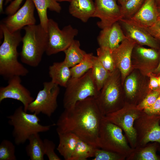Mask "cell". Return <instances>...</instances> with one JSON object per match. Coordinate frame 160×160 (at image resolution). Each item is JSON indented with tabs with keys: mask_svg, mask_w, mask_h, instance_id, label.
Wrapping results in <instances>:
<instances>
[{
	"mask_svg": "<svg viewBox=\"0 0 160 160\" xmlns=\"http://www.w3.org/2000/svg\"><path fill=\"white\" fill-rule=\"evenodd\" d=\"M7 118L8 124L13 127L12 135L17 145L25 143L33 134L47 132L52 126L55 125L41 124L37 114L27 113L22 106L17 108L13 113L7 116Z\"/></svg>",
	"mask_w": 160,
	"mask_h": 160,
	"instance_id": "277c9868",
	"label": "cell"
},
{
	"mask_svg": "<svg viewBox=\"0 0 160 160\" xmlns=\"http://www.w3.org/2000/svg\"><path fill=\"white\" fill-rule=\"evenodd\" d=\"M59 86L51 81L44 82L43 89L39 91L36 98L29 105L27 111L37 115L41 113L51 117L58 106Z\"/></svg>",
	"mask_w": 160,
	"mask_h": 160,
	"instance_id": "30bf717a",
	"label": "cell"
},
{
	"mask_svg": "<svg viewBox=\"0 0 160 160\" xmlns=\"http://www.w3.org/2000/svg\"><path fill=\"white\" fill-rule=\"evenodd\" d=\"M80 46L79 41L74 39L69 46L64 51L65 58L63 61L70 68L79 63L87 53L80 48Z\"/></svg>",
	"mask_w": 160,
	"mask_h": 160,
	"instance_id": "4316f807",
	"label": "cell"
},
{
	"mask_svg": "<svg viewBox=\"0 0 160 160\" xmlns=\"http://www.w3.org/2000/svg\"><path fill=\"white\" fill-rule=\"evenodd\" d=\"M145 1V0H127L120 5L122 18H131L141 8Z\"/></svg>",
	"mask_w": 160,
	"mask_h": 160,
	"instance_id": "1f68e13d",
	"label": "cell"
},
{
	"mask_svg": "<svg viewBox=\"0 0 160 160\" xmlns=\"http://www.w3.org/2000/svg\"><path fill=\"white\" fill-rule=\"evenodd\" d=\"M98 148L79 139L70 160H86L94 157Z\"/></svg>",
	"mask_w": 160,
	"mask_h": 160,
	"instance_id": "f1b7e54d",
	"label": "cell"
},
{
	"mask_svg": "<svg viewBox=\"0 0 160 160\" xmlns=\"http://www.w3.org/2000/svg\"><path fill=\"white\" fill-rule=\"evenodd\" d=\"M47 32L48 42L45 53L50 56L65 50L73 41L78 31L71 25L60 29L57 22L49 19Z\"/></svg>",
	"mask_w": 160,
	"mask_h": 160,
	"instance_id": "9c48e42d",
	"label": "cell"
},
{
	"mask_svg": "<svg viewBox=\"0 0 160 160\" xmlns=\"http://www.w3.org/2000/svg\"><path fill=\"white\" fill-rule=\"evenodd\" d=\"M0 31L3 34V41L0 46V75L8 80L16 76H25L28 70L18 60L17 47L22 41L20 30L10 32L1 23Z\"/></svg>",
	"mask_w": 160,
	"mask_h": 160,
	"instance_id": "7a4b0ae2",
	"label": "cell"
},
{
	"mask_svg": "<svg viewBox=\"0 0 160 160\" xmlns=\"http://www.w3.org/2000/svg\"><path fill=\"white\" fill-rule=\"evenodd\" d=\"M126 38L119 23L117 22L102 29L97 40L100 47L111 50L117 47Z\"/></svg>",
	"mask_w": 160,
	"mask_h": 160,
	"instance_id": "e0dca14e",
	"label": "cell"
},
{
	"mask_svg": "<svg viewBox=\"0 0 160 160\" xmlns=\"http://www.w3.org/2000/svg\"><path fill=\"white\" fill-rule=\"evenodd\" d=\"M150 78L149 83V92L157 90L159 88L157 76L152 72H150L148 74Z\"/></svg>",
	"mask_w": 160,
	"mask_h": 160,
	"instance_id": "f35d334b",
	"label": "cell"
},
{
	"mask_svg": "<svg viewBox=\"0 0 160 160\" xmlns=\"http://www.w3.org/2000/svg\"><path fill=\"white\" fill-rule=\"evenodd\" d=\"M136 44L133 40L126 37L117 47L110 49L116 66L121 74L122 81L124 80L130 72L132 52Z\"/></svg>",
	"mask_w": 160,
	"mask_h": 160,
	"instance_id": "2e32d148",
	"label": "cell"
},
{
	"mask_svg": "<svg viewBox=\"0 0 160 160\" xmlns=\"http://www.w3.org/2000/svg\"><path fill=\"white\" fill-rule=\"evenodd\" d=\"M118 22L126 36L137 44L160 49V41L152 36L145 28L130 19L123 18Z\"/></svg>",
	"mask_w": 160,
	"mask_h": 160,
	"instance_id": "7c38bea8",
	"label": "cell"
},
{
	"mask_svg": "<svg viewBox=\"0 0 160 160\" xmlns=\"http://www.w3.org/2000/svg\"><path fill=\"white\" fill-rule=\"evenodd\" d=\"M129 19L145 28L155 25L158 20V6L155 0H145L138 11Z\"/></svg>",
	"mask_w": 160,
	"mask_h": 160,
	"instance_id": "ac0fdd59",
	"label": "cell"
},
{
	"mask_svg": "<svg viewBox=\"0 0 160 160\" xmlns=\"http://www.w3.org/2000/svg\"><path fill=\"white\" fill-rule=\"evenodd\" d=\"M117 2V0H95V10L93 17L100 19L97 23L99 28L102 29L109 26L123 18L121 6Z\"/></svg>",
	"mask_w": 160,
	"mask_h": 160,
	"instance_id": "4fadbf2b",
	"label": "cell"
},
{
	"mask_svg": "<svg viewBox=\"0 0 160 160\" xmlns=\"http://www.w3.org/2000/svg\"><path fill=\"white\" fill-rule=\"evenodd\" d=\"M158 151H160V146H159V148Z\"/></svg>",
	"mask_w": 160,
	"mask_h": 160,
	"instance_id": "f907efd6",
	"label": "cell"
},
{
	"mask_svg": "<svg viewBox=\"0 0 160 160\" xmlns=\"http://www.w3.org/2000/svg\"><path fill=\"white\" fill-rule=\"evenodd\" d=\"M97 145L98 148L119 153L126 158L133 149L129 144L122 129L103 116L98 134Z\"/></svg>",
	"mask_w": 160,
	"mask_h": 160,
	"instance_id": "5b68a950",
	"label": "cell"
},
{
	"mask_svg": "<svg viewBox=\"0 0 160 160\" xmlns=\"http://www.w3.org/2000/svg\"><path fill=\"white\" fill-rule=\"evenodd\" d=\"M160 95V88L151 91L148 93L140 102L136 105L138 109L143 110L145 108L152 105Z\"/></svg>",
	"mask_w": 160,
	"mask_h": 160,
	"instance_id": "e575fe53",
	"label": "cell"
},
{
	"mask_svg": "<svg viewBox=\"0 0 160 160\" xmlns=\"http://www.w3.org/2000/svg\"><path fill=\"white\" fill-rule=\"evenodd\" d=\"M97 57L104 68L110 73L116 68L110 49L100 47L97 49Z\"/></svg>",
	"mask_w": 160,
	"mask_h": 160,
	"instance_id": "4dcf8cb0",
	"label": "cell"
},
{
	"mask_svg": "<svg viewBox=\"0 0 160 160\" xmlns=\"http://www.w3.org/2000/svg\"><path fill=\"white\" fill-rule=\"evenodd\" d=\"M63 100L64 109L73 106L78 101L90 97L96 98L100 92L93 78L91 69L77 79L69 80Z\"/></svg>",
	"mask_w": 160,
	"mask_h": 160,
	"instance_id": "52a82bcc",
	"label": "cell"
},
{
	"mask_svg": "<svg viewBox=\"0 0 160 160\" xmlns=\"http://www.w3.org/2000/svg\"><path fill=\"white\" fill-rule=\"evenodd\" d=\"M143 112V110L138 109L136 105L126 102L124 106L121 109L103 117L122 129L129 144L134 149L137 145L136 134L134 127V123Z\"/></svg>",
	"mask_w": 160,
	"mask_h": 160,
	"instance_id": "ba28073f",
	"label": "cell"
},
{
	"mask_svg": "<svg viewBox=\"0 0 160 160\" xmlns=\"http://www.w3.org/2000/svg\"><path fill=\"white\" fill-rule=\"evenodd\" d=\"M4 0H0V13L2 14L4 12L3 10V4Z\"/></svg>",
	"mask_w": 160,
	"mask_h": 160,
	"instance_id": "b9f144b4",
	"label": "cell"
},
{
	"mask_svg": "<svg viewBox=\"0 0 160 160\" xmlns=\"http://www.w3.org/2000/svg\"><path fill=\"white\" fill-rule=\"evenodd\" d=\"M91 70L94 80L98 91L100 92L111 73L103 65L97 57L94 56Z\"/></svg>",
	"mask_w": 160,
	"mask_h": 160,
	"instance_id": "83f0119b",
	"label": "cell"
},
{
	"mask_svg": "<svg viewBox=\"0 0 160 160\" xmlns=\"http://www.w3.org/2000/svg\"><path fill=\"white\" fill-rule=\"evenodd\" d=\"M98 148L93 160H125L126 157L119 153Z\"/></svg>",
	"mask_w": 160,
	"mask_h": 160,
	"instance_id": "836d02e7",
	"label": "cell"
},
{
	"mask_svg": "<svg viewBox=\"0 0 160 160\" xmlns=\"http://www.w3.org/2000/svg\"><path fill=\"white\" fill-rule=\"evenodd\" d=\"M20 76H13L8 79V84L0 88V103L5 99H11L22 103L24 111H27L29 105L34 99L30 91L21 84Z\"/></svg>",
	"mask_w": 160,
	"mask_h": 160,
	"instance_id": "9a60e30c",
	"label": "cell"
},
{
	"mask_svg": "<svg viewBox=\"0 0 160 160\" xmlns=\"http://www.w3.org/2000/svg\"><path fill=\"white\" fill-rule=\"evenodd\" d=\"M102 115L95 98L89 97L64 109L55 124L58 133L71 132L97 147V140Z\"/></svg>",
	"mask_w": 160,
	"mask_h": 160,
	"instance_id": "6da1fadb",
	"label": "cell"
},
{
	"mask_svg": "<svg viewBox=\"0 0 160 160\" xmlns=\"http://www.w3.org/2000/svg\"><path fill=\"white\" fill-rule=\"evenodd\" d=\"M49 74L51 81L65 88L71 76V68L63 61L55 62L49 66Z\"/></svg>",
	"mask_w": 160,
	"mask_h": 160,
	"instance_id": "44dd1931",
	"label": "cell"
},
{
	"mask_svg": "<svg viewBox=\"0 0 160 160\" xmlns=\"http://www.w3.org/2000/svg\"><path fill=\"white\" fill-rule=\"evenodd\" d=\"M29 143L25 147L26 154L31 160H44V152L43 141L39 133L31 135L28 139Z\"/></svg>",
	"mask_w": 160,
	"mask_h": 160,
	"instance_id": "484cf974",
	"label": "cell"
},
{
	"mask_svg": "<svg viewBox=\"0 0 160 160\" xmlns=\"http://www.w3.org/2000/svg\"><path fill=\"white\" fill-rule=\"evenodd\" d=\"M126 0H117V1L119 4L120 5H121Z\"/></svg>",
	"mask_w": 160,
	"mask_h": 160,
	"instance_id": "7bdbcfd3",
	"label": "cell"
},
{
	"mask_svg": "<svg viewBox=\"0 0 160 160\" xmlns=\"http://www.w3.org/2000/svg\"><path fill=\"white\" fill-rule=\"evenodd\" d=\"M59 143L57 150L65 160H70L79 139L74 134L71 132L58 133Z\"/></svg>",
	"mask_w": 160,
	"mask_h": 160,
	"instance_id": "cb8c5ba5",
	"label": "cell"
},
{
	"mask_svg": "<svg viewBox=\"0 0 160 160\" xmlns=\"http://www.w3.org/2000/svg\"><path fill=\"white\" fill-rule=\"evenodd\" d=\"M145 28L152 36L160 41V28L155 25Z\"/></svg>",
	"mask_w": 160,
	"mask_h": 160,
	"instance_id": "ab89813d",
	"label": "cell"
},
{
	"mask_svg": "<svg viewBox=\"0 0 160 160\" xmlns=\"http://www.w3.org/2000/svg\"><path fill=\"white\" fill-rule=\"evenodd\" d=\"M143 111L148 114L160 116V95L152 105L145 108Z\"/></svg>",
	"mask_w": 160,
	"mask_h": 160,
	"instance_id": "8d00e7d4",
	"label": "cell"
},
{
	"mask_svg": "<svg viewBox=\"0 0 160 160\" xmlns=\"http://www.w3.org/2000/svg\"><path fill=\"white\" fill-rule=\"evenodd\" d=\"M69 7V13L84 23L93 17L95 10L92 0H71Z\"/></svg>",
	"mask_w": 160,
	"mask_h": 160,
	"instance_id": "d6986e66",
	"label": "cell"
},
{
	"mask_svg": "<svg viewBox=\"0 0 160 160\" xmlns=\"http://www.w3.org/2000/svg\"><path fill=\"white\" fill-rule=\"evenodd\" d=\"M158 83L159 88H160V75L157 76Z\"/></svg>",
	"mask_w": 160,
	"mask_h": 160,
	"instance_id": "c3c4849f",
	"label": "cell"
},
{
	"mask_svg": "<svg viewBox=\"0 0 160 160\" xmlns=\"http://www.w3.org/2000/svg\"><path fill=\"white\" fill-rule=\"evenodd\" d=\"M94 56L92 53H86L84 58L79 63L71 68V76L70 80L77 79L92 69Z\"/></svg>",
	"mask_w": 160,
	"mask_h": 160,
	"instance_id": "f546056e",
	"label": "cell"
},
{
	"mask_svg": "<svg viewBox=\"0 0 160 160\" xmlns=\"http://www.w3.org/2000/svg\"><path fill=\"white\" fill-rule=\"evenodd\" d=\"M132 53L139 59L149 63L153 71L159 64L160 49L145 48L137 44L133 49Z\"/></svg>",
	"mask_w": 160,
	"mask_h": 160,
	"instance_id": "d4e9b609",
	"label": "cell"
},
{
	"mask_svg": "<svg viewBox=\"0 0 160 160\" xmlns=\"http://www.w3.org/2000/svg\"><path fill=\"white\" fill-rule=\"evenodd\" d=\"M152 73L157 76L160 75V57L159 64Z\"/></svg>",
	"mask_w": 160,
	"mask_h": 160,
	"instance_id": "60d3db41",
	"label": "cell"
},
{
	"mask_svg": "<svg viewBox=\"0 0 160 160\" xmlns=\"http://www.w3.org/2000/svg\"><path fill=\"white\" fill-rule=\"evenodd\" d=\"M45 155H46L49 160H60L61 159L55 151V143L52 141L47 139L43 140Z\"/></svg>",
	"mask_w": 160,
	"mask_h": 160,
	"instance_id": "d590c367",
	"label": "cell"
},
{
	"mask_svg": "<svg viewBox=\"0 0 160 160\" xmlns=\"http://www.w3.org/2000/svg\"><path fill=\"white\" fill-rule=\"evenodd\" d=\"M158 20H159L160 19V6L158 7Z\"/></svg>",
	"mask_w": 160,
	"mask_h": 160,
	"instance_id": "f6af8a7d",
	"label": "cell"
},
{
	"mask_svg": "<svg viewBox=\"0 0 160 160\" xmlns=\"http://www.w3.org/2000/svg\"><path fill=\"white\" fill-rule=\"evenodd\" d=\"M22 46L20 54L21 61L32 67L37 66L45 52L47 45V32L40 24L24 27Z\"/></svg>",
	"mask_w": 160,
	"mask_h": 160,
	"instance_id": "3957f363",
	"label": "cell"
},
{
	"mask_svg": "<svg viewBox=\"0 0 160 160\" xmlns=\"http://www.w3.org/2000/svg\"><path fill=\"white\" fill-rule=\"evenodd\" d=\"M158 7L160 6V0H155Z\"/></svg>",
	"mask_w": 160,
	"mask_h": 160,
	"instance_id": "bcb514c9",
	"label": "cell"
},
{
	"mask_svg": "<svg viewBox=\"0 0 160 160\" xmlns=\"http://www.w3.org/2000/svg\"><path fill=\"white\" fill-rule=\"evenodd\" d=\"M155 25L160 28V19H159L158 20Z\"/></svg>",
	"mask_w": 160,
	"mask_h": 160,
	"instance_id": "ee69618b",
	"label": "cell"
},
{
	"mask_svg": "<svg viewBox=\"0 0 160 160\" xmlns=\"http://www.w3.org/2000/svg\"><path fill=\"white\" fill-rule=\"evenodd\" d=\"M134 127L136 134V147L152 142L160 145V116L148 114L143 111L135 121Z\"/></svg>",
	"mask_w": 160,
	"mask_h": 160,
	"instance_id": "8fae6325",
	"label": "cell"
},
{
	"mask_svg": "<svg viewBox=\"0 0 160 160\" xmlns=\"http://www.w3.org/2000/svg\"><path fill=\"white\" fill-rule=\"evenodd\" d=\"M119 72L116 68L111 73L95 98L103 116L119 110L125 104L120 87Z\"/></svg>",
	"mask_w": 160,
	"mask_h": 160,
	"instance_id": "8992f818",
	"label": "cell"
},
{
	"mask_svg": "<svg viewBox=\"0 0 160 160\" xmlns=\"http://www.w3.org/2000/svg\"><path fill=\"white\" fill-rule=\"evenodd\" d=\"M12 0H6L5 2V5H7L8 3L11 1Z\"/></svg>",
	"mask_w": 160,
	"mask_h": 160,
	"instance_id": "681fc988",
	"label": "cell"
},
{
	"mask_svg": "<svg viewBox=\"0 0 160 160\" xmlns=\"http://www.w3.org/2000/svg\"><path fill=\"white\" fill-rule=\"evenodd\" d=\"M138 78L137 74L132 73L127 76L124 84L126 102L135 105L144 98L138 90Z\"/></svg>",
	"mask_w": 160,
	"mask_h": 160,
	"instance_id": "7402d4cb",
	"label": "cell"
},
{
	"mask_svg": "<svg viewBox=\"0 0 160 160\" xmlns=\"http://www.w3.org/2000/svg\"><path fill=\"white\" fill-rule=\"evenodd\" d=\"M35 7L32 0H26L20 8L4 19L2 23L11 33L20 30L25 26L35 24L36 20L34 16Z\"/></svg>",
	"mask_w": 160,
	"mask_h": 160,
	"instance_id": "5bb4252c",
	"label": "cell"
},
{
	"mask_svg": "<svg viewBox=\"0 0 160 160\" xmlns=\"http://www.w3.org/2000/svg\"><path fill=\"white\" fill-rule=\"evenodd\" d=\"M15 148L10 140L4 139L0 144V160H16Z\"/></svg>",
	"mask_w": 160,
	"mask_h": 160,
	"instance_id": "d6a6232c",
	"label": "cell"
},
{
	"mask_svg": "<svg viewBox=\"0 0 160 160\" xmlns=\"http://www.w3.org/2000/svg\"><path fill=\"white\" fill-rule=\"evenodd\" d=\"M23 0H14L6 8L5 12L8 15H11L16 12L19 8Z\"/></svg>",
	"mask_w": 160,
	"mask_h": 160,
	"instance_id": "74e56055",
	"label": "cell"
},
{
	"mask_svg": "<svg viewBox=\"0 0 160 160\" xmlns=\"http://www.w3.org/2000/svg\"><path fill=\"white\" fill-rule=\"evenodd\" d=\"M160 145L157 142H152L137 146L126 160H160V156L156 153Z\"/></svg>",
	"mask_w": 160,
	"mask_h": 160,
	"instance_id": "ffe728a7",
	"label": "cell"
},
{
	"mask_svg": "<svg viewBox=\"0 0 160 160\" xmlns=\"http://www.w3.org/2000/svg\"><path fill=\"white\" fill-rule=\"evenodd\" d=\"M38 15L40 24L47 32L49 19L47 16V10L59 13L61 10L60 4L55 0H32Z\"/></svg>",
	"mask_w": 160,
	"mask_h": 160,
	"instance_id": "603a6c76",
	"label": "cell"
},
{
	"mask_svg": "<svg viewBox=\"0 0 160 160\" xmlns=\"http://www.w3.org/2000/svg\"><path fill=\"white\" fill-rule=\"evenodd\" d=\"M57 2H61L64 1H67L70 2L71 0H55Z\"/></svg>",
	"mask_w": 160,
	"mask_h": 160,
	"instance_id": "7dc6e473",
	"label": "cell"
}]
</instances>
